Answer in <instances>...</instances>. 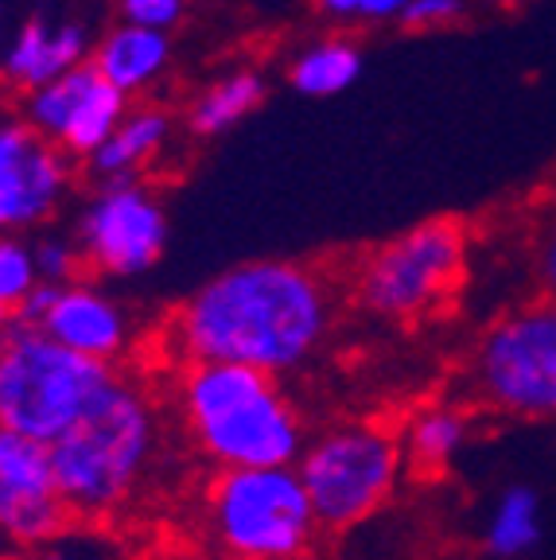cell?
Listing matches in <instances>:
<instances>
[{
    "label": "cell",
    "instance_id": "18",
    "mask_svg": "<svg viewBox=\"0 0 556 560\" xmlns=\"http://www.w3.org/2000/svg\"><path fill=\"white\" fill-rule=\"evenodd\" d=\"M265 94H269V82H265L262 70H230V74H222L195 94V102L187 105V129L195 137H222L250 114H257Z\"/></svg>",
    "mask_w": 556,
    "mask_h": 560
},
{
    "label": "cell",
    "instance_id": "15",
    "mask_svg": "<svg viewBox=\"0 0 556 560\" xmlns=\"http://www.w3.org/2000/svg\"><path fill=\"white\" fill-rule=\"evenodd\" d=\"M90 62L102 70V79L114 82L121 94L137 97L152 90L172 67V35L144 24H114L90 51Z\"/></svg>",
    "mask_w": 556,
    "mask_h": 560
},
{
    "label": "cell",
    "instance_id": "2",
    "mask_svg": "<svg viewBox=\"0 0 556 560\" xmlns=\"http://www.w3.org/2000/svg\"><path fill=\"white\" fill-rule=\"evenodd\" d=\"M175 397L195 452L218 471L296 464L308 444L304 417L269 370L218 359L183 362Z\"/></svg>",
    "mask_w": 556,
    "mask_h": 560
},
{
    "label": "cell",
    "instance_id": "20",
    "mask_svg": "<svg viewBox=\"0 0 556 560\" xmlns=\"http://www.w3.org/2000/svg\"><path fill=\"white\" fill-rule=\"evenodd\" d=\"M74 522L59 490L0 487V541L16 549H44Z\"/></svg>",
    "mask_w": 556,
    "mask_h": 560
},
{
    "label": "cell",
    "instance_id": "4",
    "mask_svg": "<svg viewBox=\"0 0 556 560\" xmlns=\"http://www.w3.org/2000/svg\"><path fill=\"white\" fill-rule=\"evenodd\" d=\"M114 377V362L90 359L16 319L0 342V424L51 444Z\"/></svg>",
    "mask_w": 556,
    "mask_h": 560
},
{
    "label": "cell",
    "instance_id": "9",
    "mask_svg": "<svg viewBox=\"0 0 556 560\" xmlns=\"http://www.w3.org/2000/svg\"><path fill=\"white\" fill-rule=\"evenodd\" d=\"M74 245L94 277L129 280L164 257L167 210L140 179H102L74 219Z\"/></svg>",
    "mask_w": 556,
    "mask_h": 560
},
{
    "label": "cell",
    "instance_id": "21",
    "mask_svg": "<svg viewBox=\"0 0 556 560\" xmlns=\"http://www.w3.org/2000/svg\"><path fill=\"white\" fill-rule=\"evenodd\" d=\"M0 487L55 490L51 444L0 424Z\"/></svg>",
    "mask_w": 556,
    "mask_h": 560
},
{
    "label": "cell",
    "instance_id": "23",
    "mask_svg": "<svg viewBox=\"0 0 556 560\" xmlns=\"http://www.w3.org/2000/svg\"><path fill=\"white\" fill-rule=\"evenodd\" d=\"M35 269H39V280H51V284H67V280L82 277V254L74 237L62 234H44L35 237Z\"/></svg>",
    "mask_w": 556,
    "mask_h": 560
},
{
    "label": "cell",
    "instance_id": "8",
    "mask_svg": "<svg viewBox=\"0 0 556 560\" xmlns=\"http://www.w3.org/2000/svg\"><path fill=\"white\" fill-rule=\"evenodd\" d=\"M296 471L304 479L323 529H347L393 499L405 471L401 436L374 420L335 424L304 444Z\"/></svg>",
    "mask_w": 556,
    "mask_h": 560
},
{
    "label": "cell",
    "instance_id": "7",
    "mask_svg": "<svg viewBox=\"0 0 556 560\" xmlns=\"http://www.w3.org/2000/svg\"><path fill=\"white\" fill-rule=\"evenodd\" d=\"M467 385L483 409L510 420H556V296L510 307L478 335Z\"/></svg>",
    "mask_w": 556,
    "mask_h": 560
},
{
    "label": "cell",
    "instance_id": "16",
    "mask_svg": "<svg viewBox=\"0 0 556 560\" xmlns=\"http://www.w3.org/2000/svg\"><path fill=\"white\" fill-rule=\"evenodd\" d=\"M175 137V121L160 105H129L109 140L86 160L90 175L102 179H140L148 164H157Z\"/></svg>",
    "mask_w": 556,
    "mask_h": 560
},
{
    "label": "cell",
    "instance_id": "25",
    "mask_svg": "<svg viewBox=\"0 0 556 560\" xmlns=\"http://www.w3.org/2000/svg\"><path fill=\"white\" fill-rule=\"evenodd\" d=\"M187 4H192V0H117V12H121V20H129V24L172 32V27L187 16Z\"/></svg>",
    "mask_w": 556,
    "mask_h": 560
},
{
    "label": "cell",
    "instance_id": "6",
    "mask_svg": "<svg viewBox=\"0 0 556 560\" xmlns=\"http://www.w3.org/2000/svg\"><path fill=\"white\" fill-rule=\"evenodd\" d=\"M207 525L238 560H296L315 541L320 517L296 464L227 467L207 487Z\"/></svg>",
    "mask_w": 556,
    "mask_h": 560
},
{
    "label": "cell",
    "instance_id": "12",
    "mask_svg": "<svg viewBox=\"0 0 556 560\" xmlns=\"http://www.w3.org/2000/svg\"><path fill=\"white\" fill-rule=\"evenodd\" d=\"M39 327L51 339H59L62 347L82 350L90 359L114 362V366L132 347L129 312L90 277H74L59 284V296H55L51 312Z\"/></svg>",
    "mask_w": 556,
    "mask_h": 560
},
{
    "label": "cell",
    "instance_id": "13",
    "mask_svg": "<svg viewBox=\"0 0 556 560\" xmlns=\"http://www.w3.org/2000/svg\"><path fill=\"white\" fill-rule=\"evenodd\" d=\"M90 55V27L82 20L27 16L4 47L0 82L20 94L59 79L67 70L82 67Z\"/></svg>",
    "mask_w": 556,
    "mask_h": 560
},
{
    "label": "cell",
    "instance_id": "28",
    "mask_svg": "<svg viewBox=\"0 0 556 560\" xmlns=\"http://www.w3.org/2000/svg\"><path fill=\"white\" fill-rule=\"evenodd\" d=\"M537 280H541V289L556 296V219L537 245Z\"/></svg>",
    "mask_w": 556,
    "mask_h": 560
},
{
    "label": "cell",
    "instance_id": "30",
    "mask_svg": "<svg viewBox=\"0 0 556 560\" xmlns=\"http://www.w3.org/2000/svg\"><path fill=\"white\" fill-rule=\"evenodd\" d=\"M12 324H16V315H12L9 307H0V342H4V335L12 331Z\"/></svg>",
    "mask_w": 556,
    "mask_h": 560
},
{
    "label": "cell",
    "instance_id": "19",
    "mask_svg": "<svg viewBox=\"0 0 556 560\" xmlns=\"http://www.w3.org/2000/svg\"><path fill=\"white\" fill-rule=\"evenodd\" d=\"M362 79V47L347 35H323L312 39L288 62V86L304 97L347 94Z\"/></svg>",
    "mask_w": 556,
    "mask_h": 560
},
{
    "label": "cell",
    "instance_id": "26",
    "mask_svg": "<svg viewBox=\"0 0 556 560\" xmlns=\"http://www.w3.org/2000/svg\"><path fill=\"white\" fill-rule=\"evenodd\" d=\"M463 12H467V0H409V9L401 12L397 24L409 32H436V27L463 20Z\"/></svg>",
    "mask_w": 556,
    "mask_h": 560
},
{
    "label": "cell",
    "instance_id": "14",
    "mask_svg": "<svg viewBox=\"0 0 556 560\" xmlns=\"http://www.w3.org/2000/svg\"><path fill=\"white\" fill-rule=\"evenodd\" d=\"M545 534V494L533 482H506L490 499L487 514H483L478 549L487 560H530L541 552Z\"/></svg>",
    "mask_w": 556,
    "mask_h": 560
},
{
    "label": "cell",
    "instance_id": "17",
    "mask_svg": "<svg viewBox=\"0 0 556 560\" xmlns=\"http://www.w3.org/2000/svg\"><path fill=\"white\" fill-rule=\"evenodd\" d=\"M397 436L409 471L428 479L448 475L471 444V409L455 401H432L413 412Z\"/></svg>",
    "mask_w": 556,
    "mask_h": 560
},
{
    "label": "cell",
    "instance_id": "3",
    "mask_svg": "<svg viewBox=\"0 0 556 560\" xmlns=\"http://www.w3.org/2000/svg\"><path fill=\"white\" fill-rule=\"evenodd\" d=\"M160 444L144 385L117 377L51 440L55 490L74 522H102L132 499Z\"/></svg>",
    "mask_w": 556,
    "mask_h": 560
},
{
    "label": "cell",
    "instance_id": "10",
    "mask_svg": "<svg viewBox=\"0 0 556 560\" xmlns=\"http://www.w3.org/2000/svg\"><path fill=\"white\" fill-rule=\"evenodd\" d=\"M129 105L132 97L121 94L109 79H102V70L86 59L59 79L27 90L20 117L70 160H90L121 125Z\"/></svg>",
    "mask_w": 556,
    "mask_h": 560
},
{
    "label": "cell",
    "instance_id": "29",
    "mask_svg": "<svg viewBox=\"0 0 556 560\" xmlns=\"http://www.w3.org/2000/svg\"><path fill=\"white\" fill-rule=\"evenodd\" d=\"M32 560H79V557H74L70 549H62V545H44Z\"/></svg>",
    "mask_w": 556,
    "mask_h": 560
},
{
    "label": "cell",
    "instance_id": "24",
    "mask_svg": "<svg viewBox=\"0 0 556 560\" xmlns=\"http://www.w3.org/2000/svg\"><path fill=\"white\" fill-rule=\"evenodd\" d=\"M315 9L335 24H390L401 20L409 0H315Z\"/></svg>",
    "mask_w": 556,
    "mask_h": 560
},
{
    "label": "cell",
    "instance_id": "5",
    "mask_svg": "<svg viewBox=\"0 0 556 560\" xmlns=\"http://www.w3.org/2000/svg\"><path fill=\"white\" fill-rule=\"evenodd\" d=\"M471 261V234L455 219H428L374 245L358 261L355 300L378 319L413 324L436 315L460 292Z\"/></svg>",
    "mask_w": 556,
    "mask_h": 560
},
{
    "label": "cell",
    "instance_id": "11",
    "mask_svg": "<svg viewBox=\"0 0 556 560\" xmlns=\"http://www.w3.org/2000/svg\"><path fill=\"white\" fill-rule=\"evenodd\" d=\"M74 160L24 117H0V234L39 230L59 214Z\"/></svg>",
    "mask_w": 556,
    "mask_h": 560
},
{
    "label": "cell",
    "instance_id": "27",
    "mask_svg": "<svg viewBox=\"0 0 556 560\" xmlns=\"http://www.w3.org/2000/svg\"><path fill=\"white\" fill-rule=\"evenodd\" d=\"M55 296H59V284H51V280H39V284H35V289L24 296V304L16 307V319H20V324L39 327L47 319V312H51Z\"/></svg>",
    "mask_w": 556,
    "mask_h": 560
},
{
    "label": "cell",
    "instance_id": "1",
    "mask_svg": "<svg viewBox=\"0 0 556 560\" xmlns=\"http://www.w3.org/2000/svg\"><path fill=\"white\" fill-rule=\"evenodd\" d=\"M335 277L315 261L253 257L195 289L167 319V347L183 362L218 359L292 374L335 331Z\"/></svg>",
    "mask_w": 556,
    "mask_h": 560
},
{
    "label": "cell",
    "instance_id": "22",
    "mask_svg": "<svg viewBox=\"0 0 556 560\" xmlns=\"http://www.w3.org/2000/svg\"><path fill=\"white\" fill-rule=\"evenodd\" d=\"M35 284H39L35 245L24 234H0V307L16 315V307Z\"/></svg>",
    "mask_w": 556,
    "mask_h": 560
},
{
    "label": "cell",
    "instance_id": "31",
    "mask_svg": "<svg viewBox=\"0 0 556 560\" xmlns=\"http://www.w3.org/2000/svg\"><path fill=\"white\" fill-rule=\"evenodd\" d=\"M487 4H502V9H518V4H530V0H487Z\"/></svg>",
    "mask_w": 556,
    "mask_h": 560
}]
</instances>
